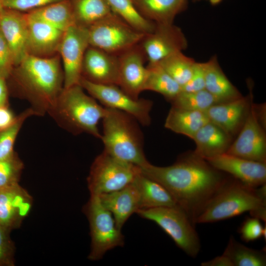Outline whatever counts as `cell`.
<instances>
[{
  "label": "cell",
  "mask_w": 266,
  "mask_h": 266,
  "mask_svg": "<svg viewBox=\"0 0 266 266\" xmlns=\"http://www.w3.org/2000/svg\"><path fill=\"white\" fill-rule=\"evenodd\" d=\"M141 172L159 183L195 224L209 200L228 177L193 152L180 157L173 165L158 166L150 163Z\"/></svg>",
  "instance_id": "1"
},
{
  "label": "cell",
  "mask_w": 266,
  "mask_h": 266,
  "mask_svg": "<svg viewBox=\"0 0 266 266\" xmlns=\"http://www.w3.org/2000/svg\"><path fill=\"white\" fill-rule=\"evenodd\" d=\"M14 66L10 49L0 32V76L7 79Z\"/></svg>",
  "instance_id": "40"
},
{
  "label": "cell",
  "mask_w": 266,
  "mask_h": 266,
  "mask_svg": "<svg viewBox=\"0 0 266 266\" xmlns=\"http://www.w3.org/2000/svg\"><path fill=\"white\" fill-rule=\"evenodd\" d=\"M75 24L89 27L111 12L107 0H70Z\"/></svg>",
  "instance_id": "28"
},
{
  "label": "cell",
  "mask_w": 266,
  "mask_h": 266,
  "mask_svg": "<svg viewBox=\"0 0 266 266\" xmlns=\"http://www.w3.org/2000/svg\"><path fill=\"white\" fill-rule=\"evenodd\" d=\"M195 63L182 51L174 53L158 62L181 87L189 80Z\"/></svg>",
  "instance_id": "32"
},
{
  "label": "cell",
  "mask_w": 266,
  "mask_h": 266,
  "mask_svg": "<svg viewBox=\"0 0 266 266\" xmlns=\"http://www.w3.org/2000/svg\"><path fill=\"white\" fill-rule=\"evenodd\" d=\"M140 217L155 222L188 256L195 258L200 250V242L188 215L180 207H160L139 209Z\"/></svg>",
  "instance_id": "6"
},
{
  "label": "cell",
  "mask_w": 266,
  "mask_h": 266,
  "mask_svg": "<svg viewBox=\"0 0 266 266\" xmlns=\"http://www.w3.org/2000/svg\"><path fill=\"white\" fill-rule=\"evenodd\" d=\"M205 89V63L196 62L188 82L181 87V91L195 92Z\"/></svg>",
  "instance_id": "38"
},
{
  "label": "cell",
  "mask_w": 266,
  "mask_h": 266,
  "mask_svg": "<svg viewBox=\"0 0 266 266\" xmlns=\"http://www.w3.org/2000/svg\"><path fill=\"white\" fill-rule=\"evenodd\" d=\"M211 166L244 184L257 188L266 183V163L249 160L227 153L208 158Z\"/></svg>",
  "instance_id": "15"
},
{
  "label": "cell",
  "mask_w": 266,
  "mask_h": 266,
  "mask_svg": "<svg viewBox=\"0 0 266 266\" xmlns=\"http://www.w3.org/2000/svg\"><path fill=\"white\" fill-rule=\"evenodd\" d=\"M83 210L90 230L89 260H100L107 251L124 245V236L121 230L117 228L111 213L102 205L98 196H90Z\"/></svg>",
  "instance_id": "8"
},
{
  "label": "cell",
  "mask_w": 266,
  "mask_h": 266,
  "mask_svg": "<svg viewBox=\"0 0 266 266\" xmlns=\"http://www.w3.org/2000/svg\"><path fill=\"white\" fill-rule=\"evenodd\" d=\"M89 46L88 28L75 24L65 31L58 51L63 62L64 88L79 84L84 57Z\"/></svg>",
  "instance_id": "11"
},
{
  "label": "cell",
  "mask_w": 266,
  "mask_h": 266,
  "mask_svg": "<svg viewBox=\"0 0 266 266\" xmlns=\"http://www.w3.org/2000/svg\"><path fill=\"white\" fill-rule=\"evenodd\" d=\"M33 116H35V113L29 107L17 116L11 126L0 130V159L7 158L15 152L14 146L18 133L25 121Z\"/></svg>",
  "instance_id": "34"
},
{
  "label": "cell",
  "mask_w": 266,
  "mask_h": 266,
  "mask_svg": "<svg viewBox=\"0 0 266 266\" xmlns=\"http://www.w3.org/2000/svg\"></svg>",
  "instance_id": "46"
},
{
  "label": "cell",
  "mask_w": 266,
  "mask_h": 266,
  "mask_svg": "<svg viewBox=\"0 0 266 266\" xmlns=\"http://www.w3.org/2000/svg\"><path fill=\"white\" fill-rule=\"evenodd\" d=\"M59 54L48 57L27 54L7 79L9 94L27 100L35 116L47 114L64 88Z\"/></svg>",
  "instance_id": "2"
},
{
  "label": "cell",
  "mask_w": 266,
  "mask_h": 266,
  "mask_svg": "<svg viewBox=\"0 0 266 266\" xmlns=\"http://www.w3.org/2000/svg\"><path fill=\"white\" fill-rule=\"evenodd\" d=\"M264 125L256 105L252 102L237 138L226 153L249 160L266 163V136Z\"/></svg>",
  "instance_id": "12"
},
{
  "label": "cell",
  "mask_w": 266,
  "mask_h": 266,
  "mask_svg": "<svg viewBox=\"0 0 266 266\" xmlns=\"http://www.w3.org/2000/svg\"><path fill=\"white\" fill-rule=\"evenodd\" d=\"M61 0H2L4 8L23 12H28Z\"/></svg>",
  "instance_id": "39"
},
{
  "label": "cell",
  "mask_w": 266,
  "mask_h": 266,
  "mask_svg": "<svg viewBox=\"0 0 266 266\" xmlns=\"http://www.w3.org/2000/svg\"><path fill=\"white\" fill-rule=\"evenodd\" d=\"M201 266H233L230 259L224 254L214 259L202 262Z\"/></svg>",
  "instance_id": "43"
},
{
  "label": "cell",
  "mask_w": 266,
  "mask_h": 266,
  "mask_svg": "<svg viewBox=\"0 0 266 266\" xmlns=\"http://www.w3.org/2000/svg\"><path fill=\"white\" fill-rule=\"evenodd\" d=\"M192 139L196 143L193 153L204 160L226 153L232 143L230 136L210 121L198 130Z\"/></svg>",
  "instance_id": "22"
},
{
  "label": "cell",
  "mask_w": 266,
  "mask_h": 266,
  "mask_svg": "<svg viewBox=\"0 0 266 266\" xmlns=\"http://www.w3.org/2000/svg\"><path fill=\"white\" fill-rule=\"evenodd\" d=\"M24 168V163L16 152L0 159V189L19 183Z\"/></svg>",
  "instance_id": "35"
},
{
  "label": "cell",
  "mask_w": 266,
  "mask_h": 266,
  "mask_svg": "<svg viewBox=\"0 0 266 266\" xmlns=\"http://www.w3.org/2000/svg\"><path fill=\"white\" fill-rule=\"evenodd\" d=\"M107 0L112 11L134 29L145 34L154 30L156 23L143 17L132 0Z\"/></svg>",
  "instance_id": "31"
},
{
  "label": "cell",
  "mask_w": 266,
  "mask_h": 266,
  "mask_svg": "<svg viewBox=\"0 0 266 266\" xmlns=\"http://www.w3.org/2000/svg\"><path fill=\"white\" fill-rule=\"evenodd\" d=\"M4 6L3 4V1L2 0H0V13L1 11V10L3 9Z\"/></svg>",
  "instance_id": "45"
},
{
  "label": "cell",
  "mask_w": 266,
  "mask_h": 266,
  "mask_svg": "<svg viewBox=\"0 0 266 266\" xmlns=\"http://www.w3.org/2000/svg\"><path fill=\"white\" fill-rule=\"evenodd\" d=\"M141 171L138 166L103 151L93 161L87 178L90 196L119 190L133 183Z\"/></svg>",
  "instance_id": "7"
},
{
  "label": "cell",
  "mask_w": 266,
  "mask_h": 266,
  "mask_svg": "<svg viewBox=\"0 0 266 266\" xmlns=\"http://www.w3.org/2000/svg\"><path fill=\"white\" fill-rule=\"evenodd\" d=\"M0 32L10 49L16 66L28 54L29 25L26 13L3 8L0 13Z\"/></svg>",
  "instance_id": "18"
},
{
  "label": "cell",
  "mask_w": 266,
  "mask_h": 266,
  "mask_svg": "<svg viewBox=\"0 0 266 266\" xmlns=\"http://www.w3.org/2000/svg\"><path fill=\"white\" fill-rule=\"evenodd\" d=\"M106 111V107L77 84L64 88L47 114L59 127L72 134L85 133L100 139L98 125Z\"/></svg>",
  "instance_id": "4"
},
{
  "label": "cell",
  "mask_w": 266,
  "mask_h": 266,
  "mask_svg": "<svg viewBox=\"0 0 266 266\" xmlns=\"http://www.w3.org/2000/svg\"><path fill=\"white\" fill-rule=\"evenodd\" d=\"M26 13L64 32L75 24L70 0L57 1Z\"/></svg>",
  "instance_id": "27"
},
{
  "label": "cell",
  "mask_w": 266,
  "mask_h": 266,
  "mask_svg": "<svg viewBox=\"0 0 266 266\" xmlns=\"http://www.w3.org/2000/svg\"><path fill=\"white\" fill-rule=\"evenodd\" d=\"M247 211H249L251 216L266 222V184L253 188L233 177H228L209 200L195 223L218 222Z\"/></svg>",
  "instance_id": "3"
},
{
  "label": "cell",
  "mask_w": 266,
  "mask_h": 266,
  "mask_svg": "<svg viewBox=\"0 0 266 266\" xmlns=\"http://www.w3.org/2000/svg\"><path fill=\"white\" fill-rule=\"evenodd\" d=\"M139 44L148 63H154L185 50L188 42L182 30L173 23H156L153 32L145 34Z\"/></svg>",
  "instance_id": "13"
},
{
  "label": "cell",
  "mask_w": 266,
  "mask_h": 266,
  "mask_svg": "<svg viewBox=\"0 0 266 266\" xmlns=\"http://www.w3.org/2000/svg\"><path fill=\"white\" fill-rule=\"evenodd\" d=\"M79 84L104 107L124 112L143 126L150 124L152 101L144 99H135L115 85L95 84L83 78H81Z\"/></svg>",
  "instance_id": "10"
},
{
  "label": "cell",
  "mask_w": 266,
  "mask_h": 266,
  "mask_svg": "<svg viewBox=\"0 0 266 266\" xmlns=\"http://www.w3.org/2000/svg\"><path fill=\"white\" fill-rule=\"evenodd\" d=\"M233 266H265L266 251L250 248L237 241L233 236L230 238L223 253Z\"/></svg>",
  "instance_id": "30"
},
{
  "label": "cell",
  "mask_w": 266,
  "mask_h": 266,
  "mask_svg": "<svg viewBox=\"0 0 266 266\" xmlns=\"http://www.w3.org/2000/svg\"><path fill=\"white\" fill-rule=\"evenodd\" d=\"M10 231L0 224V266H14L15 246Z\"/></svg>",
  "instance_id": "36"
},
{
  "label": "cell",
  "mask_w": 266,
  "mask_h": 266,
  "mask_svg": "<svg viewBox=\"0 0 266 266\" xmlns=\"http://www.w3.org/2000/svg\"><path fill=\"white\" fill-rule=\"evenodd\" d=\"M144 91L149 90L163 95L169 101L181 91V86L158 63H148Z\"/></svg>",
  "instance_id": "29"
},
{
  "label": "cell",
  "mask_w": 266,
  "mask_h": 266,
  "mask_svg": "<svg viewBox=\"0 0 266 266\" xmlns=\"http://www.w3.org/2000/svg\"><path fill=\"white\" fill-rule=\"evenodd\" d=\"M26 14L29 25L28 54L48 57L59 54L65 32Z\"/></svg>",
  "instance_id": "20"
},
{
  "label": "cell",
  "mask_w": 266,
  "mask_h": 266,
  "mask_svg": "<svg viewBox=\"0 0 266 266\" xmlns=\"http://www.w3.org/2000/svg\"><path fill=\"white\" fill-rule=\"evenodd\" d=\"M106 108L102 119L103 133L100 138L103 151L140 168L145 166L149 162L145 156L143 136L139 123L124 112Z\"/></svg>",
  "instance_id": "5"
},
{
  "label": "cell",
  "mask_w": 266,
  "mask_h": 266,
  "mask_svg": "<svg viewBox=\"0 0 266 266\" xmlns=\"http://www.w3.org/2000/svg\"><path fill=\"white\" fill-rule=\"evenodd\" d=\"M119 61L118 86L131 97L137 99L144 91L147 75V60L139 43L117 55Z\"/></svg>",
  "instance_id": "14"
},
{
  "label": "cell",
  "mask_w": 266,
  "mask_h": 266,
  "mask_svg": "<svg viewBox=\"0 0 266 266\" xmlns=\"http://www.w3.org/2000/svg\"><path fill=\"white\" fill-rule=\"evenodd\" d=\"M133 183L139 194V209L160 207H179L163 186L145 176L141 171Z\"/></svg>",
  "instance_id": "25"
},
{
  "label": "cell",
  "mask_w": 266,
  "mask_h": 266,
  "mask_svg": "<svg viewBox=\"0 0 266 266\" xmlns=\"http://www.w3.org/2000/svg\"><path fill=\"white\" fill-rule=\"evenodd\" d=\"M252 102L253 96L250 92L246 97L216 104L205 112L210 122L233 138L239 133L243 126Z\"/></svg>",
  "instance_id": "19"
},
{
  "label": "cell",
  "mask_w": 266,
  "mask_h": 266,
  "mask_svg": "<svg viewBox=\"0 0 266 266\" xmlns=\"http://www.w3.org/2000/svg\"><path fill=\"white\" fill-rule=\"evenodd\" d=\"M81 78L95 84L118 86V56L89 46L83 61Z\"/></svg>",
  "instance_id": "17"
},
{
  "label": "cell",
  "mask_w": 266,
  "mask_h": 266,
  "mask_svg": "<svg viewBox=\"0 0 266 266\" xmlns=\"http://www.w3.org/2000/svg\"><path fill=\"white\" fill-rule=\"evenodd\" d=\"M9 95L7 79L0 76V107L9 106Z\"/></svg>",
  "instance_id": "42"
},
{
  "label": "cell",
  "mask_w": 266,
  "mask_h": 266,
  "mask_svg": "<svg viewBox=\"0 0 266 266\" xmlns=\"http://www.w3.org/2000/svg\"><path fill=\"white\" fill-rule=\"evenodd\" d=\"M17 119V116L15 115L9 106L0 107V130L11 126Z\"/></svg>",
  "instance_id": "41"
},
{
  "label": "cell",
  "mask_w": 266,
  "mask_h": 266,
  "mask_svg": "<svg viewBox=\"0 0 266 266\" xmlns=\"http://www.w3.org/2000/svg\"><path fill=\"white\" fill-rule=\"evenodd\" d=\"M263 229L261 220L252 216L244 220L239 229V233L241 239L248 242L262 237Z\"/></svg>",
  "instance_id": "37"
},
{
  "label": "cell",
  "mask_w": 266,
  "mask_h": 266,
  "mask_svg": "<svg viewBox=\"0 0 266 266\" xmlns=\"http://www.w3.org/2000/svg\"><path fill=\"white\" fill-rule=\"evenodd\" d=\"M141 15L156 24L173 23L175 17L185 10L187 0H132Z\"/></svg>",
  "instance_id": "24"
},
{
  "label": "cell",
  "mask_w": 266,
  "mask_h": 266,
  "mask_svg": "<svg viewBox=\"0 0 266 266\" xmlns=\"http://www.w3.org/2000/svg\"><path fill=\"white\" fill-rule=\"evenodd\" d=\"M209 120L205 111H194L171 106L166 118L165 127L192 139Z\"/></svg>",
  "instance_id": "26"
},
{
  "label": "cell",
  "mask_w": 266,
  "mask_h": 266,
  "mask_svg": "<svg viewBox=\"0 0 266 266\" xmlns=\"http://www.w3.org/2000/svg\"><path fill=\"white\" fill-rule=\"evenodd\" d=\"M33 202V197L19 183L0 189V224L10 232L18 229Z\"/></svg>",
  "instance_id": "16"
},
{
  "label": "cell",
  "mask_w": 266,
  "mask_h": 266,
  "mask_svg": "<svg viewBox=\"0 0 266 266\" xmlns=\"http://www.w3.org/2000/svg\"><path fill=\"white\" fill-rule=\"evenodd\" d=\"M212 5H216L220 3L222 0H208Z\"/></svg>",
  "instance_id": "44"
},
{
  "label": "cell",
  "mask_w": 266,
  "mask_h": 266,
  "mask_svg": "<svg viewBox=\"0 0 266 266\" xmlns=\"http://www.w3.org/2000/svg\"><path fill=\"white\" fill-rule=\"evenodd\" d=\"M205 89L219 103L231 101L242 97L223 71L215 56L205 62Z\"/></svg>",
  "instance_id": "23"
},
{
  "label": "cell",
  "mask_w": 266,
  "mask_h": 266,
  "mask_svg": "<svg viewBox=\"0 0 266 266\" xmlns=\"http://www.w3.org/2000/svg\"><path fill=\"white\" fill-rule=\"evenodd\" d=\"M98 197L102 205L113 214L116 226L120 230L130 217L140 208L139 192L133 182L119 190Z\"/></svg>",
  "instance_id": "21"
},
{
  "label": "cell",
  "mask_w": 266,
  "mask_h": 266,
  "mask_svg": "<svg viewBox=\"0 0 266 266\" xmlns=\"http://www.w3.org/2000/svg\"><path fill=\"white\" fill-rule=\"evenodd\" d=\"M88 29L90 46L115 55L139 44L145 35L113 12Z\"/></svg>",
  "instance_id": "9"
},
{
  "label": "cell",
  "mask_w": 266,
  "mask_h": 266,
  "mask_svg": "<svg viewBox=\"0 0 266 266\" xmlns=\"http://www.w3.org/2000/svg\"><path fill=\"white\" fill-rule=\"evenodd\" d=\"M170 102L171 106L200 111H205L212 106L219 103L205 89L195 92L181 91Z\"/></svg>",
  "instance_id": "33"
}]
</instances>
